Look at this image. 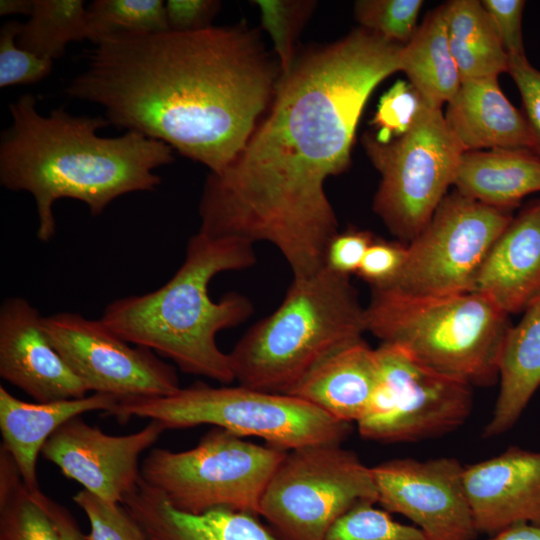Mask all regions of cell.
I'll return each instance as SVG.
<instances>
[{"instance_id": "cell-1", "label": "cell", "mask_w": 540, "mask_h": 540, "mask_svg": "<svg viewBox=\"0 0 540 540\" xmlns=\"http://www.w3.org/2000/svg\"><path fill=\"white\" fill-rule=\"evenodd\" d=\"M402 47L360 27L295 59L241 152L207 176L199 232L268 242L295 279L322 270L338 233L325 181L349 167L363 108L401 70Z\"/></svg>"}, {"instance_id": "cell-2", "label": "cell", "mask_w": 540, "mask_h": 540, "mask_svg": "<svg viewBox=\"0 0 540 540\" xmlns=\"http://www.w3.org/2000/svg\"><path fill=\"white\" fill-rule=\"evenodd\" d=\"M280 77L256 30L210 26L107 36L66 93L219 173L250 139Z\"/></svg>"}, {"instance_id": "cell-3", "label": "cell", "mask_w": 540, "mask_h": 540, "mask_svg": "<svg viewBox=\"0 0 540 540\" xmlns=\"http://www.w3.org/2000/svg\"><path fill=\"white\" fill-rule=\"evenodd\" d=\"M36 104L25 94L9 105L12 125L1 139L0 183L32 195L42 242L55 235L57 200H79L100 215L124 194L154 190L161 183L154 170L174 161L169 145L141 133L99 136L97 130L110 124L105 117L72 115L61 107L43 116Z\"/></svg>"}, {"instance_id": "cell-4", "label": "cell", "mask_w": 540, "mask_h": 540, "mask_svg": "<svg viewBox=\"0 0 540 540\" xmlns=\"http://www.w3.org/2000/svg\"><path fill=\"white\" fill-rule=\"evenodd\" d=\"M256 262L254 244L235 237L191 236L185 259L173 277L155 291L109 303L100 320L114 334L172 360L181 371L227 384L235 380L229 355L216 342L219 331L244 322L253 312L249 299L228 293L209 296L219 273Z\"/></svg>"}, {"instance_id": "cell-5", "label": "cell", "mask_w": 540, "mask_h": 540, "mask_svg": "<svg viewBox=\"0 0 540 540\" xmlns=\"http://www.w3.org/2000/svg\"><path fill=\"white\" fill-rule=\"evenodd\" d=\"M365 308L349 276L326 266L294 279L279 307L235 344L230 366L239 385L288 394L315 366L362 340Z\"/></svg>"}, {"instance_id": "cell-6", "label": "cell", "mask_w": 540, "mask_h": 540, "mask_svg": "<svg viewBox=\"0 0 540 540\" xmlns=\"http://www.w3.org/2000/svg\"><path fill=\"white\" fill-rule=\"evenodd\" d=\"M508 316L476 291L434 297L372 288L365 326L382 343L402 347L440 373L489 386L499 380Z\"/></svg>"}, {"instance_id": "cell-7", "label": "cell", "mask_w": 540, "mask_h": 540, "mask_svg": "<svg viewBox=\"0 0 540 540\" xmlns=\"http://www.w3.org/2000/svg\"><path fill=\"white\" fill-rule=\"evenodd\" d=\"M105 414L121 423L133 417L148 418L166 430L210 424L242 437H259L286 451L312 444H342L352 430L351 423L300 398L241 385L195 383L167 396L120 400Z\"/></svg>"}, {"instance_id": "cell-8", "label": "cell", "mask_w": 540, "mask_h": 540, "mask_svg": "<svg viewBox=\"0 0 540 540\" xmlns=\"http://www.w3.org/2000/svg\"><path fill=\"white\" fill-rule=\"evenodd\" d=\"M243 438L214 427L191 449L154 448L141 463V477L179 511L226 509L260 517L263 493L288 451Z\"/></svg>"}, {"instance_id": "cell-9", "label": "cell", "mask_w": 540, "mask_h": 540, "mask_svg": "<svg viewBox=\"0 0 540 540\" xmlns=\"http://www.w3.org/2000/svg\"><path fill=\"white\" fill-rule=\"evenodd\" d=\"M361 502H378L372 467L342 444H312L287 452L263 493L259 516L280 540H324Z\"/></svg>"}, {"instance_id": "cell-10", "label": "cell", "mask_w": 540, "mask_h": 540, "mask_svg": "<svg viewBox=\"0 0 540 540\" xmlns=\"http://www.w3.org/2000/svg\"><path fill=\"white\" fill-rule=\"evenodd\" d=\"M362 143L381 175L373 209L389 231L408 244L447 195L464 151L441 108L425 102L403 136L382 144L373 133H365Z\"/></svg>"}, {"instance_id": "cell-11", "label": "cell", "mask_w": 540, "mask_h": 540, "mask_svg": "<svg viewBox=\"0 0 540 540\" xmlns=\"http://www.w3.org/2000/svg\"><path fill=\"white\" fill-rule=\"evenodd\" d=\"M377 385L360 435L382 443L417 442L455 431L473 408L472 385L440 373L402 347L381 343L375 349Z\"/></svg>"}, {"instance_id": "cell-12", "label": "cell", "mask_w": 540, "mask_h": 540, "mask_svg": "<svg viewBox=\"0 0 540 540\" xmlns=\"http://www.w3.org/2000/svg\"><path fill=\"white\" fill-rule=\"evenodd\" d=\"M510 210L454 191L407 244L405 263L385 289L411 296H450L475 291L483 262L512 221Z\"/></svg>"}, {"instance_id": "cell-13", "label": "cell", "mask_w": 540, "mask_h": 540, "mask_svg": "<svg viewBox=\"0 0 540 540\" xmlns=\"http://www.w3.org/2000/svg\"><path fill=\"white\" fill-rule=\"evenodd\" d=\"M42 325L50 343L89 391L120 401L167 396L181 388L173 366L148 348L129 346L100 319L61 312L43 317Z\"/></svg>"}, {"instance_id": "cell-14", "label": "cell", "mask_w": 540, "mask_h": 540, "mask_svg": "<svg viewBox=\"0 0 540 540\" xmlns=\"http://www.w3.org/2000/svg\"><path fill=\"white\" fill-rule=\"evenodd\" d=\"M464 465L456 458H396L372 467L378 502L414 523L429 540H475Z\"/></svg>"}, {"instance_id": "cell-15", "label": "cell", "mask_w": 540, "mask_h": 540, "mask_svg": "<svg viewBox=\"0 0 540 540\" xmlns=\"http://www.w3.org/2000/svg\"><path fill=\"white\" fill-rule=\"evenodd\" d=\"M166 428L155 420L127 435H109L76 416L45 442L41 455L97 497L121 503L141 478L140 456Z\"/></svg>"}, {"instance_id": "cell-16", "label": "cell", "mask_w": 540, "mask_h": 540, "mask_svg": "<svg viewBox=\"0 0 540 540\" xmlns=\"http://www.w3.org/2000/svg\"><path fill=\"white\" fill-rule=\"evenodd\" d=\"M43 316L27 300L0 307V376L36 402L85 397L89 389L50 343Z\"/></svg>"}, {"instance_id": "cell-17", "label": "cell", "mask_w": 540, "mask_h": 540, "mask_svg": "<svg viewBox=\"0 0 540 540\" xmlns=\"http://www.w3.org/2000/svg\"><path fill=\"white\" fill-rule=\"evenodd\" d=\"M463 480L478 533L492 536L519 523L540 526V452L511 446L465 465Z\"/></svg>"}, {"instance_id": "cell-18", "label": "cell", "mask_w": 540, "mask_h": 540, "mask_svg": "<svg viewBox=\"0 0 540 540\" xmlns=\"http://www.w3.org/2000/svg\"><path fill=\"white\" fill-rule=\"evenodd\" d=\"M475 291L507 315L540 300V201L513 218L497 238L476 279Z\"/></svg>"}, {"instance_id": "cell-19", "label": "cell", "mask_w": 540, "mask_h": 540, "mask_svg": "<svg viewBox=\"0 0 540 540\" xmlns=\"http://www.w3.org/2000/svg\"><path fill=\"white\" fill-rule=\"evenodd\" d=\"M147 540H280L259 517L226 509L189 514L141 477L121 502Z\"/></svg>"}, {"instance_id": "cell-20", "label": "cell", "mask_w": 540, "mask_h": 540, "mask_svg": "<svg viewBox=\"0 0 540 540\" xmlns=\"http://www.w3.org/2000/svg\"><path fill=\"white\" fill-rule=\"evenodd\" d=\"M444 117L464 152L494 148L533 151L525 116L504 95L497 77L462 80Z\"/></svg>"}, {"instance_id": "cell-21", "label": "cell", "mask_w": 540, "mask_h": 540, "mask_svg": "<svg viewBox=\"0 0 540 540\" xmlns=\"http://www.w3.org/2000/svg\"><path fill=\"white\" fill-rule=\"evenodd\" d=\"M118 399L93 393L82 398L53 402H25L0 386L1 445L13 458L30 492L40 490L37 458L47 439L65 422L90 411L112 409Z\"/></svg>"}, {"instance_id": "cell-22", "label": "cell", "mask_w": 540, "mask_h": 540, "mask_svg": "<svg viewBox=\"0 0 540 540\" xmlns=\"http://www.w3.org/2000/svg\"><path fill=\"white\" fill-rule=\"evenodd\" d=\"M377 379L375 349L362 339L329 355L287 395L307 401L338 420L357 423L370 406Z\"/></svg>"}, {"instance_id": "cell-23", "label": "cell", "mask_w": 540, "mask_h": 540, "mask_svg": "<svg viewBox=\"0 0 540 540\" xmlns=\"http://www.w3.org/2000/svg\"><path fill=\"white\" fill-rule=\"evenodd\" d=\"M498 377L499 393L483 429L485 438L512 428L540 386V300L507 331L498 359Z\"/></svg>"}, {"instance_id": "cell-24", "label": "cell", "mask_w": 540, "mask_h": 540, "mask_svg": "<svg viewBox=\"0 0 540 540\" xmlns=\"http://www.w3.org/2000/svg\"><path fill=\"white\" fill-rule=\"evenodd\" d=\"M453 186L466 197L510 210L525 196L540 191V156L526 148L465 151Z\"/></svg>"}, {"instance_id": "cell-25", "label": "cell", "mask_w": 540, "mask_h": 540, "mask_svg": "<svg viewBox=\"0 0 540 540\" xmlns=\"http://www.w3.org/2000/svg\"><path fill=\"white\" fill-rule=\"evenodd\" d=\"M401 70L422 100L441 108L461 85V76L450 50L445 6L427 13L401 51Z\"/></svg>"}, {"instance_id": "cell-26", "label": "cell", "mask_w": 540, "mask_h": 540, "mask_svg": "<svg viewBox=\"0 0 540 540\" xmlns=\"http://www.w3.org/2000/svg\"><path fill=\"white\" fill-rule=\"evenodd\" d=\"M444 6L449 46L461 81L508 72L509 57L481 1L452 0Z\"/></svg>"}, {"instance_id": "cell-27", "label": "cell", "mask_w": 540, "mask_h": 540, "mask_svg": "<svg viewBox=\"0 0 540 540\" xmlns=\"http://www.w3.org/2000/svg\"><path fill=\"white\" fill-rule=\"evenodd\" d=\"M87 39L82 0H33L29 20L21 24L17 44L37 56L55 60L73 41Z\"/></svg>"}, {"instance_id": "cell-28", "label": "cell", "mask_w": 540, "mask_h": 540, "mask_svg": "<svg viewBox=\"0 0 540 540\" xmlns=\"http://www.w3.org/2000/svg\"><path fill=\"white\" fill-rule=\"evenodd\" d=\"M0 540H62L50 515L28 490L15 461L2 446Z\"/></svg>"}, {"instance_id": "cell-29", "label": "cell", "mask_w": 540, "mask_h": 540, "mask_svg": "<svg viewBox=\"0 0 540 540\" xmlns=\"http://www.w3.org/2000/svg\"><path fill=\"white\" fill-rule=\"evenodd\" d=\"M169 31L161 0H95L86 7L87 39L94 44L120 33Z\"/></svg>"}, {"instance_id": "cell-30", "label": "cell", "mask_w": 540, "mask_h": 540, "mask_svg": "<svg viewBox=\"0 0 540 540\" xmlns=\"http://www.w3.org/2000/svg\"><path fill=\"white\" fill-rule=\"evenodd\" d=\"M372 502H361L342 515L324 540H429L416 526L395 521Z\"/></svg>"}, {"instance_id": "cell-31", "label": "cell", "mask_w": 540, "mask_h": 540, "mask_svg": "<svg viewBox=\"0 0 540 540\" xmlns=\"http://www.w3.org/2000/svg\"><path fill=\"white\" fill-rule=\"evenodd\" d=\"M261 24L270 35L281 74H287L294 61V42L316 5L314 1L256 0Z\"/></svg>"}, {"instance_id": "cell-32", "label": "cell", "mask_w": 540, "mask_h": 540, "mask_svg": "<svg viewBox=\"0 0 540 540\" xmlns=\"http://www.w3.org/2000/svg\"><path fill=\"white\" fill-rule=\"evenodd\" d=\"M422 5V0H360L355 2L354 13L362 28L404 45L417 30Z\"/></svg>"}, {"instance_id": "cell-33", "label": "cell", "mask_w": 540, "mask_h": 540, "mask_svg": "<svg viewBox=\"0 0 540 540\" xmlns=\"http://www.w3.org/2000/svg\"><path fill=\"white\" fill-rule=\"evenodd\" d=\"M424 101L418 92L403 80H398L380 98L372 125L375 139L387 144L406 134L414 125Z\"/></svg>"}, {"instance_id": "cell-34", "label": "cell", "mask_w": 540, "mask_h": 540, "mask_svg": "<svg viewBox=\"0 0 540 540\" xmlns=\"http://www.w3.org/2000/svg\"><path fill=\"white\" fill-rule=\"evenodd\" d=\"M73 501L87 516L88 540H147L121 503L103 500L85 489L77 492Z\"/></svg>"}, {"instance_id": "cell-35", "label": "cell", "mask_w": 540, "mask_h": 540, "mask_svg": "<svg viewBox=\"0 0 540 540\" xmlns=\"http://www.w3.org/2000/svg\"><path fill=\"white\" fill-rule=\"evenodd\" d=\"M21 23H6L0 32V87L36 83L49 75L53 60L21 48L17 37Z\"/></svg>"}, {"instance_id": "cell-36", "label": "cell", "mask_w": 540, "mask_h": 540, "mask_svg": "<svg viewBox=\"0 0 540 540\" xmlns=\"http://www.w3.org/2000/svg\"><path fill=\"white\" fill-rule=\"evenodd\" d=\"M406 255L407 244L375 239L367 249L357 274L372 288H385L400 273Z\"/></svg>"}, {"instance_id": "cell-37", "label": "cell", "mask_w": 540, "mask_h": 540, "mask_svg": "<svg viewBox=\"0 0 540 540\" xmlns=\"http://www.w3.org/2000/svg\"><path fill=\"white\" fill-rule=\"evenodd\" d=\"M508 73L522 98L523 114L534 142L533 151L540 156V71L526 56H516L509 57Z\"/></svg>"}, {"instance_id": "cell-38", "label": "cell", "mask_w": 540, "mask_h": 540, "mask_svg": "<svg viewBox=\"0 0 540 540\" xmlns=\"http://www.w3.org/2000/svg\"><path fill=\"white\" fill-rule=\"evenodd\" d=\"M374 236L364 230L347 229L337 233L329 242L325 253V266L345 276L358 272L363 257L374 242Z\"/></svg>"}, {"instance_id": "cell-39", "label": "cell", "mask_w": 540, "mask_h": 540, "mask_svg": "<svg viewBox=\"0 0 540 540\" xmlns=\"http://www.w3.org/2000/svg\"><path fill=\"white\" fill-rule=\"evenodd\" d=\"M508 57L526 56L522 37L523 0H483Z\"/></svg>"}, {"instance_id": "cell-40", "label": "cell", "mask_w": 540, "mask_h": 540, "mask_svg": "<svg viewBox=\"0 0 540 540\" xmlns=\"http://www.w3.org/2000/svg\"><path fill=\"white\" fill-rule=\"evenodd\" d=\"M220 2L215 0H168L165 3L169 31L190 32L210 27Z\"/></svg>"}, {"instance_id": "cell-41", "label": "cell", "mask_w": 540, "mask_h": 540, "mask_svg": "<svg viewBox=\"0 0 540 540\" xmlns=\"http://www.w3.org/2000/svg\"><path fill=\"white\" fill-rule=\"evenodd\" d=\"M31 493L50 515L62 540H88L67 508L45 495L41 490Z\"/></svg>"}, {"instance_id": "cell-42", "label": "cell", "mask_w": 540, "mask_h": 540, "mask_svg": "<svg viewBox=\"0 0 540 540\" xmlns=\"http://www.w3.org/2000/svg\"><path fill=\"white\" fill-rule=\"evenodd\" d=\"M489 540H540V526L515 524L492 535Z\"/></svg>"}, {"instance_id": "cell-43", "label": "cell", "mask_w": 540, "mask_h": 540, "mask_svg": "<svg viewBox=\"0 0 540 540\" xmlns=\"http://www.w3.org/2000/svg\"><path fill=\"white\" fill-rule=\"evenodd\" d=\"M33 9V0H1L0 15L21 14L30 16Z\"/></svg>"}]
</instances>
